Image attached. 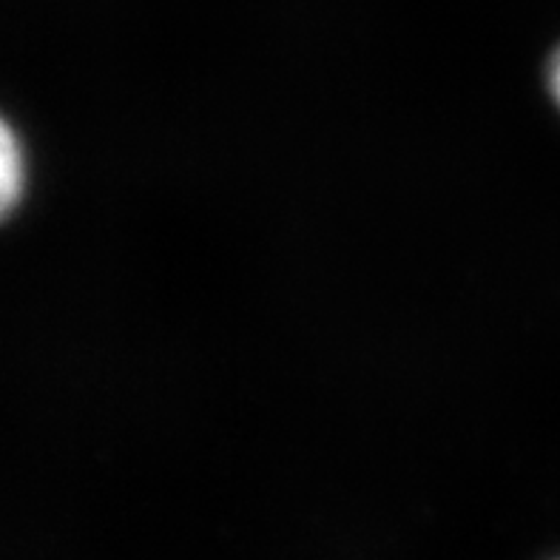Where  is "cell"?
Instances as JSON below:
<instances>
[{
  "label": "cell",
  "mask_w": 560,
  "mask_h": 560,
  "mask_svg": "<svg viewBox=\"0 0 560 560\" xmlns=\"http://www.w3.org/2000/svg\"><path fill=\"white\" fill-rule=\"evenodd\" d=\"M23 183H26V165H23L21 142L9 122L0 117V220L21 202Z\"/></svg>",
  "instance_id": "obj_1"
},
{
  "label": "cell",
  "mask_w": 560,
  "mask_h": 560,
  "mask_svg": "<svg viewBox=\"0 0 560 560\" xmlns=\"http://www.w3.org/2000/svg\"><path fill=\"white\" fill-rule=\"evenodd\" d=\"M552 89H555V97H558V103H560V51L552 63Z\"/></svg>",
  "instance_id": "obj_2"
}]
</instances>
